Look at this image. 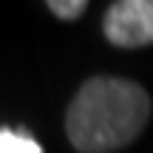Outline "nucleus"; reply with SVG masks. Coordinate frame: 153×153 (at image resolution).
<instances>
[{
	"mask_svg": "<svg viewBox=\"0 0 153 153\" xmlns=\"http://www.w3.org/2000/svg\"><path fill=\"white\" fill-rule=\"evenodd\" d=\"M48 11L60 20H76L88 11L85 0H48Z\"/></svg>",
	"mask_w": 153,
	"mask_h": 153,
	"instance_id": "20e7f679",
	"label": "nucleus"
},
{
	"mask_svg": "<svg viewBox=\"0 0 153 153\" xmlns=\"http://www.w3.org/2000/svg\"><path fill=\"white\" fill-rule=\"evenodd\" d=\"M102 31L116 48L153 45V0H116L108 6Z\"/></svg>",
	"mask_w": 153,
	"mask_h": 153,
	"instance_id": "f03ea898",
	"label": "nucleus"
},
{
	"mask_svg": "<svg viewBox=\"0 0 153 153\" xmlns=\"http://www.w3.org/2000/svg\"><path fill=\"white\" fill-rule=\"evenodd\" d=\"M0 153H43V145L26 131L0 128Z\"/></svg>",
	"mask_w": 153,
	"mask_h": 153,
	"instance_id": "7ed1b4c3",
	"label": "nucleus"
},
{
	"mask_svg": "<svg viewBox=\"0 0 153 153\" xmlns=\"http://www.w3.org/2000/svg\"><path fill=\"white\" fill-rule=\"evenodd\" d=\"M150 119V97L139 82L91 76L65 111V136L79 153H114L131 145Z\"/></svg>",
	"mask_w": 153,
	"mask_h": 153,
	"instance_id": "f257e3e1",
	"label": "nucleus"
}]
</instances>
